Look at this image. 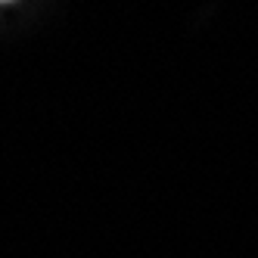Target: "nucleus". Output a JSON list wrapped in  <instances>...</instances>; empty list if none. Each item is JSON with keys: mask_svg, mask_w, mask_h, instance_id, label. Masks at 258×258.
Returning a JSON list of instances; mask_svg holds the SVG:
<instances>
[{"mask_svg": "<svg viewBox=\"0 0 258 258\" xmlns=\"http://www.w3.org/2000/svg\"><path fill=\"white\" fill-rule=\"evenodd\" d=\"M0 4H13V0H0Z\"/></svg>", "mask_w": 258, "mask_h": 258, "instance_id": "obj_1", "label": "nucleus"}]
</instances>
